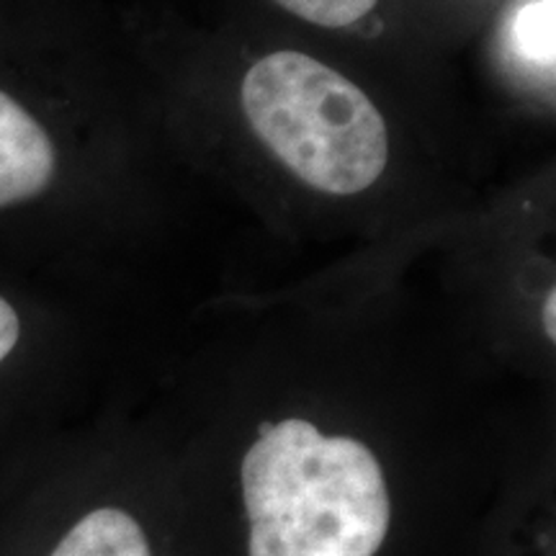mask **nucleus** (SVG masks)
<instances>
[{
	"instance_id": "f257e3e1",
	"label": "nucleus",
	"mask_w": 556,
	"mask_h": 556,
	"mask_svg": "<svg viewBox=\"0 0 556 556\" xmlns=\"http://www.w3.org/2000/svg\"><path fill=\"white\" fill-rule=\"evenodd\" d=\"M250 556H377L392 503L366 443L299 417L263 422L242 458Z\"/></svg>"
},
{
	"instance_id": "f03ea898",
	"label": "nucleus",
	"mask_w": 556,
	"mask_h": 556,
	"mask_svg": "<svg viewBox=\"0 0 556 556\" xmlns=\"http://www.w3.org/2000/svg\"><path fill=\"white\" fill-rule=\"evenodd\" d=\"M240 99L261 142L312 189L353 197L387 168L381 111L356 83L309 54L261 58L248 70Z\"/></svg>"
},
{
	"instance_id": "7ed1b4c3",
	"label": "nucleus",
	"mask_w": 556,
	"mask_h": 556,
	"mask_svg": "<svg viewBox=\"0 0 556 556\" xmlns=\"http://www.w3.org/2000/svg\"><path fill=\"white\" fill-rule=\"evenodd\" d=\"M52 139L21 103L0 90V208L39 197L54 176Z\"/></svg>"
},
{
	"instance_id": "20e7f679",
	"label": "nucleus",
	"mask_w": 556,
	"mask_h": 556,
	"mask_svg": "<svg viewBox=\"0 0 556 556\" xmlns=\"http://www.w3.org/2000/svg\"><path fill=\"white\" fill-rule=\"evenodd\" d=\"M50 556H152V548L129 513L99 507L70 528Z\"/></svg>"
},
{
	"instance_id": "39448f33",
	"label": "nucleus",
	"mask_w": 556,
	"mask_h": 556,
	"mask_svg": "<svg viewBox=\"0 0 556 556\" xmlns=\"http://www.w3.org/2000/svg\"><path fill=\"white\" fill-rule=\"evenodd\" d=\"M518 52L539 67H554V0H531L513 18Z\"/></svg>"
},
{
	"instance_id": "423d86ee",
	"label": "nucleus",
	"mask_w": 556,
	"mask_h": 556,
	"mask_svg": "<svg viewBox=\"0 0 556 556\" xmlns=\"http://www.w3.org/2000/svg\"><path fill=\"white\" fill-rule=\"evenodd\" d=\"M294 16L325 29H343L374 11L379 0H274Z\"/></svg>"
},
{
	"instance_id": "0eeeda50",
	"label": "nucleus",
	"mask_w": 556,
	"mask_h": 556,
	"mask_svg": "<svg viewBox=\"0 0 556 556\" xmlns=\"http://www.w3.org/2000/svg\"><path fill=\"white\" fill-rule=\"evenodd\" d=\"M18 336H21V323H18L16 309L0 296V361L16 348Z\"/></svg>"
},
{
	"instance_id": "6e6552de",
	"label": "nucleus",
	"mask_w": 556,
	"mask_h": 556,
	"mask_svg": "<svg viewBox=\"0 0 556 556\" xmlns=\"http://www.w3.org/2000/svg\"><path fill=\"white\" fill-rule=\"evenodd\" d=\"M554 309H556V294L554 289L548 291L546 296V304H544V328H546V336L548 338H556V319H554Z\"/></svg>"
}]
</instances>
